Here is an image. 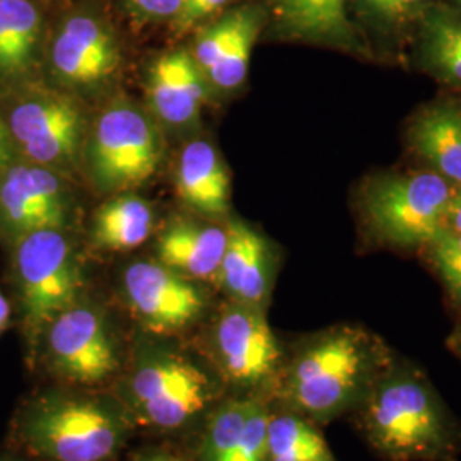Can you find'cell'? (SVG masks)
<instances>
[{
	"mask_svg": "<svg viewBox=\"0 0 461 461\" xmlns=\"http://www.w3.org/2000/svg\"><path fill=\"white\" fill-rule=\"evenodd\" d=\"M393 361V352L366 330H325L284 352L272 400L323 426L354 412Z\"/></svg>",
	"mask_w": 461,
	"mask_h": 461,
	"instance_id": "obj_1",
	"label": "cell"
},
{
	"mask_svg": "<svg viewBox=\"0 0 461 461\" xmlns=\"http://www.w3.org/2000/svg\"><path fill=\"white\" fill-rule=\"evenodd\" d=\"M176 339L142 331L110 386L137 429L166 436L198 429L228 395L203 354Z\"/></svg>",
	"mask_w": 461,
	"mask_h": 461,
	"instance_id": "obj_2",
	"label": "cell"
},
{
	"mask_svg": "<svg viewBox=\"0 0 461 461\" xmlns=\"http://www.w3.org/2000/svg\"><path fill=\"white\" fill-rule=\"evenodd\" d=\"M135 430L110 388L55 383L21 402L11 441L32 461H112Z\"/></svg>",
	"mask_w": 461,
	"mask_h": 461,
	"instance_id": "obj_3",
	"label": "cell"
},
{
	"mask_svg": "<svg viewBox=\"0 0 461 461\" xmlns=\"http://www.w3.org/2000/svg\"><path fill=\"white\" fill-rule=\"evenodd\" d=\"M366 441L390 461H439L460 446V429L428 376L393 361L354 411Z\"/></svg>",
	"mask_w": 461,
	"mask_h": 461,
	"instance_id": "obj_4",
	"label": "cell"
},
{
	"mask_svg": "<svg viewBox=\"0 0 461 461\" xmlns=\"http://www.w3.org/2000/svg\"><path fill=\"white\" fill-rule=\"evenodd\" d=\"M11 279L28 366L50 321L83 297L84 267L67 230H43L11 245Z\"/></svg>",
	"mask_w": 461,
	"mask_h": 461,
	"instance_id": "obj_5",
	"label": "cell"
},
{
	"mask_svg": "<svg viewBox=\"0 0 461 461\" xmlns=\"http://www.w3.org/2000/svg\"><path fill=\"white\" fill-rule=\"evenodd\" d=\"M127 352L108 314L81 297L43 330L30 367L41 369L57 384L110 388Z\"/></svg>",
	"mask_w": 461,
	"mask_h": 461,
	"instance_id": "obj_6",
	"label": "cell"
},
{
	"mask_svg": "<svg viewBox=\"0 0 461 461\" xmlns=\"http://www.w3.org/2000/svg\"><path fill=\"white\" fill-rule=\"evenodd\" d=\"M17 158L67 176L83 161L86 118L74 95L45 84H19L0 104Z\"/></svg>",
	"mask_w": 461,
	"mask_h": 461,
	"instance_id": "obj_7",
	"label": "cell"
},
{
	"mask_svg": "<svg viewBox=\"0 0 461 461\" xmlns=\"http://www.w3.org/2000/svg\"><path fill=\"white\" fill-rule=\"evenodd\" d=\"M224 383L228 395H270L279 376L284 350L265 310L228 301L198 347Z\"/></svg>",
	"mask_w": 461,
	"mask_h": 461,
	"instance_id": "obj_8",
	"label": "cell"
},
{
	"mask_svg": "<svg viewBox=\"0 0 461 461\" xmlns=\"http://www.w3.org/2000/svg\"><path fill=\"white\" fill-rule=\"evenodd\" d=\"M89 176L103 194H122L156 173L163 139L154 120L131 101H115L95 120L84 142Z\"/></svg>",
	"mask_w": 461,
	"mask_h": 461,
	"instance_id": "obj_9",
	"label": "cell"
},
{
	"mask_svg": "<svg viewBox=\"0 0 461 461\" xmlns=\"http://www.w3.org/2000/svg\"><path fill=\"white\" fill-rule=\"evenodd\" d=\"M451 194L436 173L398 176L369 190L366 212L383 240L400 247H428L445 230Z\"/></svg>",
	"mask_w": 461,
	"mask_h": 461,
	"instance_id": "obj_10",
	"label": "cell"
},
{
	"mask_svg": "<svg viewBox=\"0 0 461 461\" xmlns=\"http://www.w3.org/2000/svg\"><path fill=\"white\" fill-rule=\"evenodd\" d=\"M122 293L144 333L180 337L207 312V296L195 280L186 279L158 260H137L122 276Z\"/></svg>",
	"mask_w": 461,
	"mask_h": 461,
	"instance_id": "obj_11",
	"label": "cell"
},
{
	"mask_svg": "<svg viewBox=\"0 0 461 461\" xmlns=\"http://www.w3.org/2000/svg\"><path fill=\"white\" fill-rule=\"evenodd\" d=\"M74 214L64 175L23 159L0 175V241L9 247L36 230H68Z\"/></svg>",
	"mask_w": 461,
	"mask_h": 461,
	"instance_id": "obj_12",
	"label": "cell"
},
{
	"mask_svg": "<svg viewBox=\"0 0 461 461\" xmlns=\"http://www.w3.org/2000/svg\"><path fill=\"white\" fill-rule=\"evenodd\" d=\"M122 64L110 24L91 13H74L57 28L49 51L53 79L70 91H93L110 83Z\"/></svg>",
	"mask_w": 461,
	"mask_h": 461,
	"instance_id": "obj_13",
	"label": "cell"
},
{
	"mask_svg": "<svg viewBox=\"0 0 461 461\" xmlns=\"http://www.w3.org/2000/svg\"><path fill=\"white\" fill-rule=\"evenodd\" d=\"M270 395H226L198 426L195 461H268Z\"/></svg>",
	"mask_w": 461,
	"mask_h": 461,
	"instance_id": "obj_14",
	"label": "cell"
},
{
	"mask_svg": "<svg viewBox=\"0 0 461 461\" xmlns=\"http://www.w3.org/2000/svg\"><path fill=\"white\" fill-rule=\"evenodd\" d=\"M262 23V13L247 5L230 11L198 33L192 55L211 86L230 91L243 84Z\"/></svg>",
	"mask_w": 461,
	"mask_h": 461,
	"instance_id": "obj_15",
	"label": "cell"
},
{
	"mask_svg": "<svg viewBox=\"0 0 461 461\" xmlns=\"http://www.w3.org/2000/svg\"><path fill=\"white\" fill-rule=\"evenodd\" d=\"M211 87L192 51H167L158 57L149 70L150 112L167 127H190L197 122Z\"/></svg>",
	"mask_w": 461,
	"mask_h": 461,
	"instance_id": "obj_16",
	"label": "cell"
},
{
	"mask_svg": "<svg viewBox=\"0 0 461 461\" xmlns=\"http://www.w3.org/2000/svg\"><path fill=\"white\" fill-rule=\"evenodd\" d=\"M228 245L215 284L230 301L265 310L274 284V255L260 232L243 221H230Z\"/></svg>",
	"mask_w": 461,
	"mask_h": 461,
	"instance_id": "obj_17",
	"label": "cell"
},
{
	"mask_svg": "<svg viewBox=\"0 0 461 461\" xmlns=\"http://www.w3.org/2000/svg\"><path fill=\"white\" fill-rule=\"evenodd\" d=\"M228 245V228L176 219L159 234L156 260L195 282H215Z\"/></svg>",
	"mask_w": 461,
	"mask_h": 461,
	"instance_id": "obj_18",
	"label": "cell"
},
{
	"mask_svg": "<svg viewBox=\"0 0 461 461\" xmlns=\"http://www.w3.org/2000/svg\"><path fill=\"white\" fill-rule=\"evenodd\" d=\"M176 192L203 217L217 219L230 211V182L214 144L194 139L182 149L176 165Z\"/></svg>",
	"mask_w": 461,
	"mask_h": 461,
	"instance_id": "obj_19",
	"label": "cell"
},
{
	"mask_svg": "<svg viewBox=\"0 0 461 461\" xmlns=\"http://www.w3.org/2000/svg\"><path fill=\"white\" fill-rule=\"evenodd\" d=\"M43 17L33 0H0V86L32 81L40 62Z\"/></svg>",
	"mask_w": 461,
	"mask_h": 461,
	"instance_id": "obj_20",
	"label": "cell"
},
{
	"mask_svg": "<svg viewBox=\"0 0 461 461\" xmlns=\"http://www.w3.org/2000/svg\"><path fill=\"white\" fill-rule=\"evenodd\" d=\"M154 230L148 200L129 192L104 202L93 221V243L101 251L122 253L144 245Z\"/></svg>",
	"mask_w": 461,
	"mask_h": 461,
	"instance_id": "obj_21",
	"label": "cell"
},
{
	"mask_svg": "<svg viewBox=\"0 0 461 461\" xmlns=\"http://www.w3.org/2000/svg\"><path fill=\"white\" fill-rule=\"evenodd\" d=\"M415 150L443 176L461 183V110L432 108L417 118L411 132Z\"/></svg>",
	"mask_w": 461,
	"mask_h": 461,
	"instance_id": "obj_22",
	"label": "cell"
},
{
	"mask_svg": "<svg viewBox=\"0 0 461 461\" xmlns=\"http://www.w3.org/2000/svg\"><path fill=\"white\" fill-rule=\"evenodd\" d=\"M267 453L268 461H335L316 424L274 400L267 424Z\"/></svg>",
	"mask_w": 461,
	"mask_h": 461,
	"instance_id": "obj_23",
	"label": "cell"
},
{
	"mask_svg": "<svg viewBox=\"0 0 461 461\" xmlns=\"http://www.w3.org/2000/svg\"><path fill=\"white\" fill-rule=\"evenodd\" d=\"M347 0H270L284 33L304 40H342L348 36Z\"/></svg>",
	"mask_w": 461,
	"mask_h": 461,
	"instance_id": "obj_24",
	"label": "cell"
},
{
	"mask_svg": "<svg viewBox=\"0 0 461 461\" xmlns=\"http://www.w3.org/2000/svg\"><path fill=\"white\" fill-rule=\"evenodd\" d=\"M426 49L429 60L441 76L461 83V21L453 17H432L428 23Z\"/></svg>",
	"mask_w": 461,
	"mask_h": 461,
	"instance_id": "obj_25",
	"label": "cell"
},
{
	"mask_svg": "<svg viewBox=\"0 0 461 461\" xmlns=\"http://www.w3.org/2000/svg\"><path fill=\"white\" fill-rule=\"evenodd\" d=\"M436 272L451 296L461 301V234L443 230L428 245Z\"/></svg>",
	"mask_w": 461,
	"mask_h": 461,
	"instance_id": "obj_26",
	"label": "cell"
},
{
	"mask_svg": "<svg viewBox=\"0 0 461 461\" xmlns=\"http://www.w3.org/2000/svg\"><path fill=\"white\" fill-rule=\"evenodd\" d=\"M230 0H182L180 11L171 21L173 32L185 34L195 30L200 23L217 14Z\"/></svg>",
	"mask_w": 461,
	"mask_h": 461,
	"instance_id": "obj_27",
	"label": "cell"
},
{
	"mask_svg": "<svg viewBox=\"0 0 461 461\" xmlns=\"http://www.w3.org/2000/svg\"><path fill=\"white\" fill-rule=\"evenodd\" d=\"M428 0H363L364 7L386 21H403L415 14Z\"/></svg>",
	"mask_w": 461,
	"mask_h": 461,
	"instance_id": "obj_28",
	"label": "cell"
},
{
	"mask_svg": "<svg viewBox=\"0 0 461 461\" xmlns=\"http://www.w3.org/2000/svg\"><path fill=\"white\" fill-rule=\"evenodd\" d=\"M133 16L142 21L175 19L180 11L182 0H125Z\"/></svg>",
	"mask_w": 461,
	"mask_h": 461,
	"instance_id": "obj_29",
	"label": "cell"
},
{
	"mask_svg": "<svg viewBox=\"0 0 461 461\" xmlns=\"http://www.w3.org/2000/svg\"><path fill=\"white\" fill-rule=\"evenodd\" d=\"M17 158L16 149L13 146V140H11V135H9V131H7V127H5V122H4V118H2V113H0V175L9 167V166L13 165Z\"/></svg>",
	"mask_w": 461,
	"mask_h": 461,
	"instance_id": "obj_30",
	"label": "cell"
},
{
	"mask_svg": "<svg viewBox=\"0 0 461 461\" xmlns=\"http://www.w3.org/2000/svg\"><path fill=\"white\" fill-rule=\"evenodd\" d=\"M445 228L461 234V188L453 190L451 194V200L446 212Z\"/></svg>",
	"mask_w": 461,
	"mask_h": 461,
	"instance_id": "obj_31",
	"label": "cell"
},
{
	"mask_svg": "<svg viewBox=\"0 0 461 461\" xmlns=\"http://www.w3.org/2000/svg\"><path fill=\"white\" fill-rule=\"evenodd\" d=\"M131 461H192L169 449H148L135 455Z\"/></svg>",
	"mask_w": 461,
	"mask_h": 461,
	"instance_id": "obj_32",
	"label": "cell"
},
{
	"mask_svg": "<svg viewBox=\"0 0 461 461\" xmlns=\"http://www.w3.org/2000/svg\"><path fill=\"white\" fill-rule=\"evenodd\" d=\"M13 313L14 312H13V304H11L9 297L5 296L0 289V335L11 327Z\"/></svg>",
	"mask_w": 461,
	"mask_h": 461,
	"instance_id": "obj_33",
	"label": "cell"
},
{
	"mask_svg": "<svg viewBox=\"0 0 461 461\" xmlns=\"http://www.w3.org/2000/svg\"><path fill=\"white\" fill-rule=\"evenodd\" d=\"M449 344H451V348L461 357V329L451 337V342H449Z\"/></svg>",
	"mask_w": 461,
	"mask_h": 461,
	"instance_id": "obj_34",
	"label": "cell"
},
{
	"mask_svg": "<svg viewBox=\"0 0 461 461\" xmlns=\"http://www.w3.org/2000/svg\"><path fill=\"white\" fill-rule=\"evenodd\" d=\"M0 461H32L30 458H26L24 455L23 456H14V455H7L4 458H0Z\"/></svg>",
	"mask_w": 461,
	"mask_h": 461,
	"instance_id": "obj_35",
	"label": "cell"
},
{
	"mask_svg": "<svg viewBox=\"0 0 461 461\" xmlns=\"http://www.w3.org/2000/svg\"><path fill=\"white\" fill-rule=\"evenodd\" d=\"M458 2H460V4H461V0H458Z\"/></svg>",
	"mask_w": 461,
	"mask_h": 461,
	"instance_id": "obj_36",
	"label": "cell"
}]
</instances>
